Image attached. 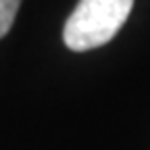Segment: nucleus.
<instances>
[{
  "label": "nucleus",
  "mask_w": 150,
  "mask_h": 150,
  "mask_svg": "<svg viewBox=\"0 0 150 150\" xmlns=\"http://www.w3.org/2000/svg\"><path fill=\"white\" fill-rule=\"evenodd\" d=\"M21 0H0V38H4L13 27Z\"/></svg>",
  "instance_id": "2"
},
{
  "label": "nucleus",
  "mask_w": 150,
  "mask_h": 150,
  "mask_svg": "<svg viewBox=\"0 0 150 150\" xmlns=\"http://www.w3.org/2000/svg\"><path fill=\"white\" fill-rule=\"evenodd\" d=\"M131 6L134 0H79L63 29L67 48L86 52L104 46L123 27Z\"/></svg>",
  "instance_id": "1"
}]
</instances>
